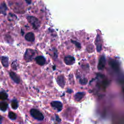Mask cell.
<instances>
[{
	"label": "cell",
	"mask_w": 124,
	"mask_h": 124,
	"mask_svg": "<svg viewBox=\"0 0 124 124\" xmlns=\"http://www.w3.org/2000/svg\"><path fill=\"white\" fill-rule=\"evenodd\" d=\"M7 10V7L4 2L2 3L0 5V14L5 15Z\"/></svg>",
	"instance_id": "obj_12"
},
{
	"label": "cell",
	"mask_w": 124,
	"mask_h": 124,
	"mask_svg": "<svg viewBox=\"0 0 124 124\" xmlns=\"http://www.w3.org/2000/svg\"><path fill=\"white\" fill-rule=\"evenodd\" d=\"M79 82L81 84H82V85H85L87 83V79L85 78H82V79H81L80 80H79Z\"/></svg>",
	"instance_id": "obj_19"
},
{
	"label": "cell",
	"mask_w": 124,
	"mask_h": 124,
	"mask_svg": "<svg viewBox=\"0 0 124 124\" xmlns=\"http://www.w3.org/2000/svg\"><path fill=\"white\" fill-rule=\"evenodd\" d=\"M35 51L31 48H28L26 49L24 55V58L27 62H30L33 60L35 56Z\"/></svg>",
	"instance_id": "obj_1"
},
{
	"label": "cell",
	"mask_w": 124,
	"mask_h": 124,
	"mask_svg": "<svg viewBox=\"0 0 124 124\" xmlns=\"http://www.w3.org/2000/svg\"><path fill=\"white\" fill-rule=\"evenodd\" d=\"M110 63H111V65L112 67L114 69L118 70V67H119V66H118V64H117V62H115V61H111Z\"/></svg>",
	"instance_id": "obj_18"
},
{
	"label": "cell",
	"mask_w": 124,
	"mask_h": 124,
	"mask_svg": "<svg viewBox=\"0 0 124 124\" xmlns=\"http://www.w3.org/2000/svg\"><path fill=\"white\" fill-rule=\"evenodd\" d=\"M64 61L66 64L68 65H71L74 63L75 60L73 57L71 56H68L65 57V58L64 59Z\"/></svg>",
	"instance_id": "obj_6"
},
{
	"label": "cell",
	"mask_w": 124,
	"mask_h": 124,
	"mask_svg": "<svg viewBox=\"0 0 124 124\" xmlns=\"http://www.w3.org/2000/svg\"><path fill=\"white\" fill-rule=\"evenodd\" d=\"M8 107V104L5 102H0V109L2 111L6 110Z\"/></svg>",
	"instance_id": "obj_14"
},
{
	"label": "cell",
	"mask_w": 124,
	"mask_h": 124,
	"mask_svg": "<svg viewBox=\"0 0 124 124\" xmlns=\"http://www.w3.org/2000/svg\"><path fill=\"white\" fill-rule=\"evenodd\" d=\"M84 95H85V93H83V92H78V93H77L75 95V100L77 101H80L83 97Z\"/></svg>",
	"instance_id": "obj_13"
},
{
	"label": "cell",
	"mask_w": 124,
	"mask_h": 124,
	"mask_svg": "<svg viewBox=\"0 0 124 124\" xmlns=\"http://www.w3.org/2000/svg\"><path fill=\"white\" fill-rule=\"evenodd\" d=\"M8 97L7 94L4 91L0 92V100H6Z\"/></svg>",
	"instance_id": "obj_15"
},
{
	"label": "cell",
	"mask_w": 124,
	"mask_h": 124,
	"mask_svg": "<svg viewBox=\"0 0 124 124\" xmlns=\"http://www.w3.org/2000/svg\"><path fill=\"white\" fill-rule=\"evenodd\" d=\"M35 60L36 63L41 66L44 65L45 63H46V59L42 56H37L35 58Z\"/></svg>",
	"instance_id": "obj_7"
},
{
	"label": "cell",
	"mask_w": 124,
	"mask_h": 124,
	"mask_svg": "<svg viewBox=\"0 0 124 124\" xmlns=\"http://www.w3.org/2000/svg\"><path fill=\"white\" fill-rule=\"evenodd\" d=\"M27 19L29 23L32 26L33 29H37L40 27V22L36 17L33 16H27Z\"/></svg>",
	"instance_id": "obj_2"
},
{
	"label": "cell",
	"mask_w": 124,
	"mask_h": 124,
	"mask_svg": "<svg viewBox=\"0 0 124 124\" xmlns=\"http://www.w3.org/2000/svg\"><path fill=\"white\" fill-rule=\"evenodd\" d=\"M51 106L54 108L56 109L58 111H61L62 108V103L61 102L58 101H52L51 103Z\"/></svg>",
	"instance_id": "obj_4"
},
{
	"label": "cell",
	"mask_w": 124,
	"mask_h": 124,
	"mask_svg": "<svg viewBox=\"0 0 124 124\" xmlns=\"http://www.w3.org/2000/svg\"><path fill=\"white\" fill-rule=\"evenodd\" d=\"M2 119H3V118L1 116H0V121H2Z\"/></svg>",
	"instance_id": "obj_22"
},
{
	"label": "cell",
	"mask_w": 124,
	"mask_h": 124,
	"mask_svg": "<svg viewBox=\"0 0 124 124\" xmlns=\"http://www.w3.org/2000/svg\"><path fill=\"white\" fill-rule=\"evenodd\" d=\"M10 76L11 78L13 79V80L16 83L18 84L20 83V79L18 76L14 72H10L9 73Z\"/></svg>",
	"instance_id": "obj_8"
},
{
	"label": "cell",
	"mask_w": 124,
	"mask_h": 124,
	"mask_svg": "<svg viewBox=\"0 0 124 124\" xmlns=\"http://www.w3.org/2000/svg\"><path fill=\"white\" fill-rule=\"evenodd\" d=\"M72 42H74V43H74L76 46H78V47H80V44H79V43H78V42H75V41H72Z\"/></svg>",
	"instance_id": "obj_20"
},
{
	"label": "cell",
	"mask_w": 124,
	"mask_h": 124,
	"mask_svg": "<svg viewBox=\"0 0 124 124\" xmlns=\"http://www.w3.org/2000/svg\"><path fill=\"white\" fill-rule=\"evenodd\" d=\"M11 107L12 108L14 109H16L18 107V103L16 100H13L11 102Z\"/></svg>",
	"instance_id": "obj_17"
},
{
	"label": "cell",
	"mask_w": 124,
	"mask_h": 124,
	"mask_svg": "<svg viewBox=\"0 0 124 124\" xmlns=\"http://www.w3.org/2000/svg\"><path fill=\"white\" fill-rule=\"evenodd\" d=\"M8 117L10 119L14 120L16 118V115L14 112L10 111L8 113Z\"/></svg>",
	"instance_id": "obj_16"
},
{
	"label": "cell",
	"mask_w": 124,
	"mask_h": 124,
	"mask_svg": "<svg viewBox=\"0 0 124 124\" xmlns=\"http://www.w3.org/2000/svg\"><path fill=\"white\" fill-rule=\"evenodd\" d=\"M56 80L57 82V83L59 84V85L60 86H61L62 88H63L64 86V84H65V81L64 80V77L63 76L61 75V76H59L57 78H56Z\"/></svg>",
	"instance_id": "obj_10"
},
{
	"label": "cell",
	"mask_w": 124,
	"mask_h": 124,
	"mask_svg": "<svg viewBox=\"0 0 124 124\" xmlns=\"http://www.w3.org/2000/svg\"><path fill=\"white\" fill-rule=\"evenodd\" d=\"M1 63L2 65L4 67H8L9 65V60H8V58L6 56H3L1 58Z\"/></svg>",
	"instance_id": "obj_11"
},
{
	"label": "cell",
	"mask_w": 124,
	"mask_h": 124,
	"mask_svg": "<svg viewBox=\"0 0 124 124\" xmlns=\"http://www.w3.org/2000/svg\"><path fill=\"white\" fill-rule=\"evenodd\" d=\"M25 1L29 4H31V0H25Z\"/></svg>",
	"instance_id": "obj_21"
},
{
	"label": "cell",
	"mask_w": 124,
	"mask_h": 124,
	"mask_svg": "<svg viewBox=\"0 0 124 124\" xmlns=\"http://www.w3.org/2000/svg\"><path fill=\"white\" fill-rule=\"evenodd\" d=\"M30 114L33 117L34 119L39 120V121H42L44 119V116L43 114L38 110L32 108L30 110Z\"/></svg>",
	"instance_id": "obj_3"
},
{
	"label": "cell",
	"mask_w": 124,
	"mask_h": 124,
	"mask_svg": "<svg viewBox=\"0 0 124 124\" xmlns=\"http://www.w3.org/2000/svg\"><path fill=\"white\" fill-rule=\"evenodd\" d=\"M25 39L29 42H33L35 40V36L33 33L29 32L27 33L25 36Z\"/></svg>",
	"instance_id": "obj_9"
},
{
	"label": "cell",
	"mask_w": 124,
	"mask_h": 124,
	"mask_svg": "<svg viewBox=\"0 0 124 124\" xmlns=\"http://www.w3.org/2000/svg\"><path fill=\"white\" fill-rule=\"evenodd\" d=\"M106 64V59L104 56H102L99 60L97 68L99 70H102L105 67Z\"/></svg>",
	"instance_id": "obj_5"
}]
</instances>
